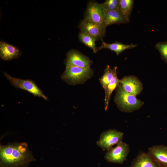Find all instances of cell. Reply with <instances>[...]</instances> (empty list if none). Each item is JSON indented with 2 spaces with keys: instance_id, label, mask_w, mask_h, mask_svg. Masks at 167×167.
<instances>
[{
  "instance_id": "obj_11",
  "label": "cell",
  "mask_w": 167,
  "mask_h": 167,
  "mask_svg": "<svg viewBox=\"0 0 167 167\" xmlns=\"http://www.w3.org/2000/svg\"><path fill=\"white\" fill-rule=\"evenodd\" d=\"M148 153L160 167H167V146H153L148 148Z\"/></svg>"
},
{
  "instance_id": "obj_10",
  "label": "cell",
  "mask_w": 167,
  "mask_h": 167,
  "mask_svg": "<svg viewBox=\"0 0 167 167\" xmlns=\"http://www.w3.org/2000/svg\"><path fill=\"white\" fill-rule=\"evenodd\" d=\"M120 83L125 91L135 96L139 94L143 89L140 81L133 76L124 77L120 80Z\"/></svg>"
},
{
  "instance_id": "obj_17",
  "label": "cell",
  "mask_w": 167,
  "mask_h": 167,
  "mask_svg": "<svg viewBox=\"0 0 167 167\" xmlns=\"http://www.w3.org/2000/svg\"><path fill=\"white\" fill-rule=\"evenodd\" d=\"M120 83V80L118 79L116 72L112 79L108 85L105 92V110L107 109L111 95L114 90L118 87Z\"/></svg>"
},
{
  "instance_id": "obj_19",
  "label": "cell",
  "mask_w": 167,
  "mask_h": 167,
  "mask_svg": "<svg viewBox=\"0 0 167 167\" xmlns=\"http://www.w3.org/2000/svg\"><path fill=\"white\" fill-rule=\"evenodd\" d=\"M120 10L125 16L127 23L130 21V17L133 7V0H119Z\"/></svg>"
},
{
  "instance_id": "obj_9",
  "label": "cell",
  "mask_w": 167,
  "mask_h": 167,
  "mask_svg": "<svg viewBox=\"0 0 167 167\" xmlns=\"http://www.w3.org/2000/svg\"><path fill=\"white\" fill-rule=\"evenodd\" d=\"M81 32L88 34L97 41L102 39L105 36L106 28L103 25H101L86 21L82 20L79 24Z\"/></svg>"
},
{
  "instance_id": "obj_4",
  "label": "cell",
  "mask_w": 167,
  "mask_h": 167,
  "mask_svg": "<svg viewBox=\"0 0 167 167\" xmlns=\"http://www.w3.org/2000/svg\"><path fill=\"white\" fill-rule=\"evenodd\" d=\"M4 74L11 85L15 88L27 91L35 96L42 97L45 100H48L47 96L33 80L15 78L6 72H4Z\"/></svg>"
},
{
  "instance_id": "obj_12",
  "label": "cell",
  "mask_w": 167,
  "mask_h": 167,
  "mask_svg": "<svg viewBox=\"0 0 167 167\" xmlns=\"http://www.w3.org/2000/svg\"><path fill=\"white\" fill-rule=\"evenodd\" d=\"M20 51L16 47L2 41L0 42V57L4 61H9L19 58Z\"/></svg>"
},
{
  "instance_id": "obj_18",
  "label": "cell",
  "mask_w": 167,
  "mask_h": 167,
  "mask_svg": "<svg viewBox=\"0 0 167 167\" xmlns=\"http://www.w3.org/2000/svg\"><path fill=\"white\" fill-rule=\"evenodd\" d=\"M79 38L82 43L91 49L94 53H96L99 50L95 44L96 40L88 34L81 32L79 34Z\"/></svg>"
},
{
  "instance_id": "obj_5",
  "label": "cell",
  "mask_w": 167,
  "mask_h": 167,
  "mask_svg": "<svg viewBox=\"0 0 167 167\" xmlns=\"http://www.w3.org/2000/svg\"><path fill=\"white\" fill-rule=\"evenodd\" d=\"M123 135L124 133L122 132L115 129H109L101 133L97 141V145L103 150L107 151L113 145L122 141Z\"/></svg>"
},
{
  "instance_id": "obj_3",
  "label": "cell",
  "mask_w": 167,
  "mask_h": 167,
  "mask_svg": "<svg viewBox=\"0 0 167 167\" xmlns=\"http://www.w3.org/2000/svg\"><path fill=\"white\" fill-rule=\"evenodd\" d=\"M93 74L90 68L70 66L66 67V70L61 76V78L70 84L82 83L90 78Z\"/></svg>"
},
{
  "instance_id": "obj_14",
  "label": "cell",
  "mask_w": 167,
  "mask_h": 167,
  "mask_svg": "<svg viewBox=\"0 0 167 167\" xmlns=\"http://www.w3.org/2000/svg\"><path fill=\"white\" fill-rule=\"evenodd\" d=\"M126 23V18L120 10L105 11L103 22V25L105 28L113 24Z\"/></svg>"
},
{
  "instance_id": "obj_1",
  "label": "cell",
  "mask_w": 167,
  "mask_h": 167,
  "mask_svg": "<svg viewBox=\"0 0 167 167\" xmlns=\"http://www.w3.org/2000/svg\"><path fill=\"white\" fill-rule=\"evenodd\" d=\"M34 160L25 142L0 145V167H27Z\"/></svg>"
},
{
  "instance_id": "obj_15",
  "label": "cell",
  "mask_w": 167,
  "mask_h": 167,
  "mask_svg": "<svg viewBox=\"0 0 167 167\" xmlns=\"http://www.w3.org/2000/svg\"><path fill=\"white\" fill-rule=\"evenodd\" d=\"M101 41L102 44L98 48V50L103 49H108L115 52L117 55L125 50L132 49L137 46L136 44L132 43L125 45L117 42L111 44H108L104 42L102 39Z\"/></svg>"
},
{
  "instance_id": "obj_21",
  "label": "cell",
  "mask_w": 167,
  "mask_h": 167,
  "mask_svg": "<svg viewBox=\"0 0 167 167\" xmlns=\"http://www.w3.org/2000/svg\"><path fill=\"white\" fill-rule=\"evenodd\" d=\"M155 47L159 52L162 58L167 63V42H159Z\"/></svg>"
},
{
  "instance_id": "obj_20",
  "label": "cell",
  "mask_w": 167,
  "mask_h": 167,
  "mask_svg": "<svg viewBox=\"0 0 167 167\" xmlns=\"http://www.w3.org/2000/svg\"><path fill=\"white\" fill-rule=\"evenodd\" d=\"M102 4L105 11L120 10L119 0H107Z\"/></svg>"
},
{
  "instance_id": "obj_16",
  "label": "cell",
  "mask_w": 167,
  "mask_h": 167,
  "mask_svg": "<svg viewBox=\"0 0 167 167\" xmlns=\"http://www.w3.org/2000/svg\"><path fill=\"white\" fill-rule=\"evenodd\" d=\"M117 67L112 69L109 65L107 66L104 70V74L102 77L100 79L101 84L106 91L107 86L115 74L117 72Z\"/></svg>"
},
{
  "instance_id": "obj_6",
  "label": "cell",
  "mask_w": 167,
  "mask_h": 167,
  "mask_svg": "<svg viewBox=\"0 0 167 167\" xmlns=\"http://www.w3.org/2000/svg\"><path fill=\"white\" fill-rule=\"evenodd\" d=\"M130 150L129 145L122 141L107 151L105 158L110 162L122 164L126 160Z\"/></svg>"
},
{
  "instance_id": "obj_8",
  "label": "cell",
  "mask_w": 167,
  "mask_h": 167,
  "mask_svg": "<svg viewBox=\"0 0 167 167\" xmlns=\"http://www.w3.org/2000/svg\"><path fill=\"white\" fill-rule=\"evenodd\" d=\"M92 63V61L88 57L76 50L72 49L67 54L66 67L75 66L88 68Z\"/></svg>"
},
{
  "instance_id": "obj_2",
  "label": "cell",
  "mask_w": 167,
  "mask_h": 167,
  "mask_svg": "<svg viewBox=\"0 0 167 167\" xmlns=\"http://www.w3.org/2000/svg\"><path fill=\"white\" fill-rule=\"evenodd\" d=\"M117 88L115 101L120 110L131 113L139 109L143 106L144 103L136 96L125 91L121 84Z\"/></svg>"
},
{
  "instance_id": "obj_7",
  "label": "cell",
  "mask_w": 167,
  "mask_h": 167,
  "mask_svg": "<svg viewBox=\"0 0 167 167\" xmlns=\"http://www.w3.org/2000/svg\"><path fill=\"white\" fill-rule=\"evenodd\" d=\"M105 12L102 3L90 2L88 4L84 19L103 25Z\"/></svg>"
},
{
  "instance_id": "obj_13",
  "label": "cell",
  "mask_w": 167,
  "mask_h": 167,
  "mask_svg": "<svg viewBox=\"0 0 167 167\" xmlns=\"http://www.w3.org/2000/svg\"><path fill=\"white\" fill-rule=\"evenodd\" d=\"M130 167H161L148 152H141L133 160Z\"/></svg>"
}]
</instances>
